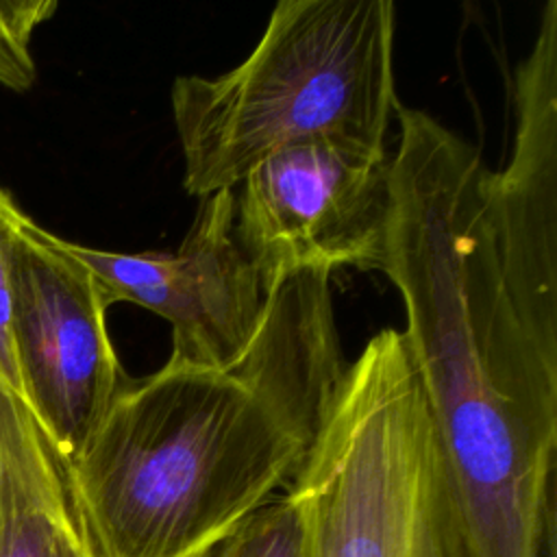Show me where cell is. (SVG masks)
<instances>
[{
    "mask_svg": "<svg viewBox=\"0 0 557 557\" xmlns=\"http://www.w3.org/2000/svg\"><path fill=\"white\" fill-rule=\"evenodd\" d=\"M65 242L94 274L109 307L133 302L172 326L165 363L220 370L250 346L265 302L263 278L235 228V189L200 198L176 250L111 252Z\"/></svg>",
    "mask_w": 557,
    "mask_h": 557,
    "instance_id": "obj_7",
    "label": "cell"
},
{
    "mask_svg": "<svg viewBox=\"0 0 557 557\" xmlns=\"http://www.w3.org/2000/svg\"><path fill=\"white\" fill-rule=\"evenodd\" d=\"M309 557H468L442 440L403 331L346 366L289 481Z\"/></svg>",
    "mask_w": 557,
    "mask_h": 557,
    "instance_id": "obj_4",
    "label": "cell"
},
{
    "mask_svg": "<svg viewBox=\"0 0 557 557\" xmlns=\"http://www.w3.org/2000/svg\"><path fill=\"white\" fill-rule=\"evenodd\" d=\"M207 557H309L307 527L298 505L287 494L263 503Z\"/></svg>",
    "mask_w": 557,
    "mask_h": 557,
    "instance_id": "obj_9",
    "label": "cell"
},
{
    "mask_svg": "<svg viewBox=\"0 0 557 557\" xmlns=\"http://www.w3.org/2000/svg\"><path fill=\"white\" fill-rule=\"evenodd\" d=\"M329 276L274 285L233 366L124 381L67 463L98 557H207L292 481L346 372Z\"/></svg>",
    "mask_w": 557,
    "mask_h": 557,
    "instance_id": "obj_2",
    "label": "cell"
},
{
    "mask_svg": "<svg viewBox=\"0 0 557 557\" xmlns=\"http://www.w3.org/2000/svg\"><path fill=\"white\" fill-rule=\"evenodd\" d=\"M389 205V152L302 141L235 187V228L270 292L300 270H374Z\"/></svg>",
    "mask_w": 557,
    "mask_h": 557,
    "instance_id": "obj_6",
    "label": "cell"
},
{
    "mask_svg": "<svg viewBox=\"0 0 557 557\" xmlns=\"http://www.w3.org/2000/svg\"><path fill=\"white\" fill-rule=\"evenodd\" d=\"M54 11V0H0V83L4 87L13 91L33 87L37 67L30 39Z\"/></svg>",
    "mask_w": 557,
    "mask_h": 557,
    "instance_id": "obj_10",
    "label": "cell"
},
{
    "mask_svg": "<svg viewBox=\"0 0 557 557\" xmlns=\"http://www.w3.org/2000/svg\"><path fill=\"white\" fill-rule=\"evenodd\" d=\"M394 113L374 270L405 302L466 555L555 557L557 320L507 283L481 152L426 111Z\"/></svg>",
    "mask_w": 557,
    "mask_h": 557,
    "instance_id": "obj_1",
    "label": "cell"
},
{
    "mask_svg": "<svg viewBox=\"0 0 557 557\" xmlns=\"http://www.w3.org/2000/svg\"><path fill=\"white\" fill-rule=\"evenodd\" d=\"M24 211L0 187V376L20 394V376L13 352V244Z\"/></svg>",
    "mask_w": 557,
    "mask_h": 557,
    "instance_id": "obj_11",
    "label": "cell"
},
{
    "mask_svg": "<svg viewBox=\"0 0 557 557\" xmlns=\"http://www.w3.org/2000/svg\"><path fill=\"white\" fill-rule=\"evenodd\" d=\"M11 276L20 396L70 463L128 379L109 339V302L65 242L26 213Z\"/></svg>",
    "mask_w": 557,
    "mask_h": 557,
    "instance_id": "obj_5",
    "label": "cell"
},
{
    "mask_svg": "<svg viewBox=\"0 0 557 557\" xmlns=\"http://www.w3.org/2000/svg\"><path fill=\"white\" fill-rule=\"evenodd\" d=\"M394 22L392 0H281L239 65L178 76L172 115L185 189H235L263 157L302 141L387 152Z\"/></svg>",
    "mask_w": 557,
    "mask_h": 557,
    "instance_id": "obj_3",
    "label": "cell"
},
{
    "mask_svg": "<svg viewBox=\"0 0 557 557\" xmlns=\"http://www.w3.org/2000/svg\"><path fill=\"white\" fill-rule=\"evenodd\" d=\"M0 557H98L67 463L0 376Z\"/></svg>",
    "mask_w": 557,
    "mask_h": 557,
    "instance_id": "obj_8",
    "label": "cell"
}]
</instances>
